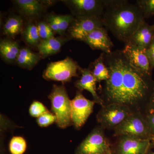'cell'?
Returning <instances> with one entry per match:
<instances>
[{"mask_svg": "<svg viewBox=\"0 0 154 154\" xmlns=\"http://www.w3.org/2000/svg\"><path fill=\"white\" fill-rule=\"evenodd\" d=\"M109 78L103 88L107 103H117L130 108L148 102L154 91V81L133 66L122 50L104 53Z\"/></svg>", "mask_w": 154, "mask_h": 154, "instance_id": "cell-1", "label": "cell"}, {"mask_svg": "<svg viewBox=\"0 0 154 154\" xmlns=\"http://www.w3.org/2000/svg\"><path fill=\"white\" fill-rule=\"evenodd\" d=\"M105 3L104 26L119 40L127 43L145 20L141 11L136 4L125 0H105Z\"/></svg>", "mask_w": 154, "mask_h": 154, "instance_id": "cell-2", "label": "cell"}, {"mask_svg": "<svg viewBox=\"0 0 154 154\" xmlns=\"http://www.w3.org/2000/svg\"><path fill=\"white\" fill-rule=\"evenodd\" d=\"M48 98L51 102V110L56 117V123L62 128L72 125L71 118L72 100L69 98L63 86H53Z\"/></svg>", "mask_w": 154, "mask_h": 154, "instance_id": "cell-3", "label": "cell"}, {"mask_svg": "<svg viewBox=\"0 0 154 154\" xmlns=\"http://www.w3.org/2000/svg\"><path fill=\"white\" fill-rule=\"evenodd\" d=\"M134 113L126 105L109 103L102 106L97 114V119L102 128L114 129Z\"/></svg>", "mask_w": 154, "mask_h": 154, "instance_id": "cell-4", "label": "cell"}, {"mask_svg": "<svg viewBox=\"0 0 154 154\" xmlns=\"http://www.w3.org/2000/svg\"><path fill=\"white\" fill-rule=\"evenodd\" d=\"M81 68L70 57L63 60L51 63L43 72V77L47 80L66 82L78 75Z\"/></svg>", "mask_w": 154, "mask_h": 154, "instance_id": "cell-5", "label": "cell"}, {"mask_svg": "<svg viewBox=\"0 0 154 154\" xmlns=\"http://www.w3.org/2000/svg\"><path fill=\"white\" fill-rule=\"evenodd\" d=\"M114 130L116 135L121 137L149 139L151 136L145 118L140 113L130 116Z\"/></svg>", "mask_w": 154, "mask_h": 154, "instance_id": "cell-6", "label": "cell"}, {"mask_svg": "<svg viewBox=\"0 0 154 154\" xmlns=\"http://www.w3.org/2000/svg\"><path fill=\"white\" fill-rule=\"evenodd\" d=\"M110 147L103 129L97 127L77 147L75 154H107Z\"/></svg>", "mask_w": 154, "mask_h": 154, "instance_id": "cell-7", "label": "cell"}, {"mask_svg": "<svg viewBox=\"0 0 154 154\" xmlns=\"http://www.w3.org/2000/svg\"><path fill=\"white\" fill-rule=\"evenodd\" d=\"M64 2L76 18H102L105 11V0H69Z\"/></svg>", "mask_w": 154, "mask_h": 154, "instance_id": "cell-8", "label": "cell"}, {"mask_svg": "<svg viewBox=\"0 0 154 154\" xmlns=\"http://www.w3.org/2000/svg\"><path fill=\"white\" fill-rule=\"evenodd\" d=\"M130 63L146 76L152 78L153 69L146 50L130 42L125 43L122 50Z\"/></svg>", "mask_w": 154, "mask_h": 154, "instance_id": "cell-9", "label": "cell"}, {"mask_svg": "<svg viewBox=\"0 0 154 154\" xmlns=\"http://www.w3.org/2000/svg\"><path fill=\"white\" fill-rule=\"evenodd\" d=\"M94 101L86 99L81 91L78 92L72 100V123L75 128H80L85 124L94 109Z\"/></svg>", "mask_w": 154, "mask_h": 154, "instance_id": "cell-10", "label": "cell"}, {"mask_svg": "<svg viewBox=\"0 0 154 154\" xmlns=\"http://www.w3.org/2000/svg\"><path fill=\"white\" fill-rule=\"evenodd\" d=\"M104 26L102 18L79 17L74 19L69 31L72 38L82 41L84 38L93 30Z\"/></svg>", "mask_w": 154, "mask_h": 154, "instance_id": "cell-11", "label": "cell"}, {"mask_svg": "<svg viewBox=\"0 0 154 154\" xmlns=\"http://www.w3.org/2000/svg\"><path fill=\"white\" fill-rule=\"evenodd\" d=\"M82 41L92 49L101 50L105 54L112 51L113 42L108 36L106 28L104 27L93 30L84 38Z\"/></svg>", "mask_w": 154, "mask_h": 154, "instance_id": "cell-12", "label": "cell"}, {"mask_svg": "<svg viewBox=\"0 0 154 154\" xmlns=\"http://www.w3.org/2000/svg\"><path fill=\"white\" fill-rule=\"evenodd\" d=\"M150 145L149 139L122 137L117 146V154H146Z\"/></svg>", "mask_w": 154, "mask_h": 154, "instance_id": "cell-13", "label": "cell"}, {"mask_svg": "<svg viewBox=\"0 0 154 154\" xmlns=\"http://www.w3.org/2000/svg\"><path fill=\"white\" fill-rule=\"evenodd\" d=\"M154 38V27L143 20L135 31L128 42L146 50ZM128 43V42H127Z\"/></svg>", "mask_w": 154, "mask_h": 154, "instance_id": "cell-14", "label": "cell"}, {"mask_svg": "<svg viewBox=\"0 0 154 154\" xmlns=\"http://www.w3.org/2000/svg\"><path fill=\"white\" fill-rule=\"evenodd\" d=\"M82 76L81 79L76 82L75 86L80 91L86 90L90 92L95 103L101 106L104 105L103 99L97 94L96 90V83L97 81L91 70L89 69L81 68L79 70Z\"/></svg>", "mask_w": 154, "mask_h": 154, "instance_id": "cell-15", "label": "cell"}, {"mask_svg": "<svg viewBox=\"0 0 154 154\" xmlns=\"http://www.w3.org/2000/svg\"><path fill=\"white\" fill-rule=\"evenodd\" d=\"M66 39L61 37H51L45 40H41L37 45L39 54L42 58L57 53L60 51Z\"/></svg>", "mask_w": 154, "mask_h": 154, "instance_id": "cell-16", "label": "cell"}, {"mask_svg": "<svg viewBox=\"0 0 154 154\" xmlns=\"http://www.w3.org/2000/svg\"><path fill=\"white\" fill-rule=\"evenodd\" d=\"M14 2L19 11L29 18L39 16L45 5L42 2L37 0H16Z\"/></svg>", "mask_w": 154, "mask_h": 154, "instance_id": "cell-17", "label": "cell"}, {"mask_svg": "<svg viewBox=\"0 0 154 154\" xmlns=\"http://www.w3.org/2000/svg\"><path fill=\"white\" fill-rule=\"evenodd\" d=\"M19 45L16 42L4 39L0 42V53L2 58L8 63L17 61L20 52Z\"/></svg>", "mask_w": 154, "mask_h": 154, "instance_id": "cell-18", "label": "cell"}, {"mask_svg": "<svg viewBox=\"0 0 154 154\" xmlns=\"http://www.w3.org/2000/svg\"><path fill=\"white\" fill-rule=\"evenodd\" d=\"M40 57L39 54L33 52L27 48H24L20 49L17 62L19 66L30 69L37 63Z\"/></svg>", "mask_w": 154, "mask_h": 154, "instance_id": "cell-19", "label": "cell"}, {"mask_svg": "<svg viewBox=\"0 0 154 154\" xmlns=\"http://www.w3.org/2000/svg\"><path fill=\"white\" fill-rule=\"evenodd\" d=\"M104 53L91 64L92 70H91L97 82L106 81L109 78V71L105 65L104 61Z\"/></svg>", "mask_w": 154, "mask_h": 154, "instance_id": "cell-20", "label": "cell"}, {"mask_svg": "<svg viewBox=\"0 0 154 154\" xmlns=\"http://www.w3.org/2000/svg\"><path fill=\"white\" fill-rule=\"evenodd\" d=\"M23 21L22 18L16 16H11L7 19L4 25L3 32L5 35L13 38L22 31Z\"/></svg>", "mask_w": 154, "mask_h": 154, "instance_id": "cell-21", "label": "cell"}, {"mask_svg": "<svg viewBox=\"0 0 154 154\" xmlns=\"http://www.w3.org/2000/svg\"><path fill=\"white\" fill-rule=\"evenodd\" d=\"M24 37L26 42L30 45H38L41 41L37 26L33 24H29L25 28Z\"/></svg>", "mask_w": 154, "mask_h": 154, "instance_id": "cell-22", "label": "cell"}, {"mask_svg": "<svg viewBox=\"0 0 154 154\" xmlns=\"http://www.w3.org/2000/svg\"><path fill=\"white\" fill-rule=\"evenodd\" d=\"M27 149V143L24 138L14 137L9 143V149L11 154H23Z\"/></svg>", "mask_w": 154, "mask_h": 154, "instance_id": "cell-23", "label": "cell"}, {"mask_svg": "<svg viewBox=\"0 0 154 154\" xmlns=\"http://www.w3.org/2000/svg\"><path fill=\"white\" fill-rule=\"evenodd\" d=\"M136 4L141 11L144 19L154 16V0H137Z\"/></svg>", "mask_w": 154, "mask_h": 154, "instance_id": "cell-24", "label": "cell"}, {"mask_svg": "<svg viewBox=\"0 0 154 154\" xmlns=\"http://www.w3.org/2000/svg\"><path fill=\"white\" fill-rule=\"evenodd\" d=\"M38 34L42 40H45L54 37V32L47 22H39L37 25Z\"/></svg>", "mask_w": 154, "mask_h": 154, "instance_id": "cell-25", "label": "cell"}, {"mask_svg": "<svg viewBox=\"0 0 154 154\" xmlns=\"http://www.w3.org/2000/svg\"><path fill=\"white\" fill-rule=\"evenodd\" d=\"M48 111H49L47 107L41 102L38 101H34L29 107V113L31 116L33 117L38 118Z\"/></svg>", "mask_w": 154, "mask_h": 154, "instance_id": "cell-26", "label": "cell"}, {"mask_svg": "<svg viewBox=\"0 0 154 154\" xmlns=\"http://www.w3.org/2000/svg\"><path fill=\"white\" fill-rule=\"evenodd\" d=\"M56 119L54 114L48 111L37 118V122L39 126L46 127L56 122Z\"/></svg>", "mask_w": 154, "mask_h": 154, "instance_id": "cell-27", "label": "cell"}, {"mask_svg": "<svg viewBox=\"0 0 154 154\" xmlns=\"http://www.w3.org/2000/svg\"><path fill=\"white\" fill-rule=\"evenodd\" d=\"M57 19L60 34H62L68 28L74 19L71 15H66L57 16Z\"/></svg>", "mask_w": 154, "mask_h": 154, "instance_id": "cell-28", "label": "cell"}, {"mask_svg": "<svg viewBox=\"0 0 154 154\" xmlns=\"http://www.w3.org/2000/svg\"><path fill=\"white\" fill-rule=\"evenodd\" d=\"M47 22L50 26L51 28H52L54 32L60 34L57 15L54 14H50L48 16Z\"/></svg>", "mask_w": 154, "mask_h": 154, "instance_id": "cell-29", "label": "cell"}, {"mask_svg": "<svg viewBox=\"0 0 154 154\" xmlns=\"http://www.w3.org/2000/svg\"><path fill=\"white\" fill-rule=\"evenodd\" d=\"M145 119L149 129L151 137L154 135V114H149L146 116Z\"/></svg>", "mask_w": 154, "mask_h": 154, "instance_id": "cell-30", "label": "cell"}, {"mask_svg": "<svg viewBox=\"0 0 154 154\" xmlns=\"http://www.w3.org/2000/svg\"><path fill=\"white\" fill-rule=\"evenodd\" d=\"M147 54L150 61L152 68H154V38L149 47L146 50Z\"/></svg>", "mask_w": 154, "mask_h": 154, "instance_id": "cell-31", "label": "cell"}, {"mask_svg": "<svg viewBox=\"0 0 154 154\" xmlns=\"http://www.w3.org/2000/svg\"><path fill=\"white\" fill-rule=\"evenodd\" d=\"M148 105L149 114H154V91L148 101Z\"/></svg>", "mask_w": 154, "mask_h": 154, "instance_id": "cell-32", "label": "cell"}, {"mask_svg": "<svg viewBox=\"0 0 154 154\" xmlns=\"http://www.w3.org/2000/svg\"><path fill=\"white\" fill-rule=\"evenodd\" d=\"M107 154H113L112 151H111V149H110V147L109 148V149H108V151H107Z\"/></svg>", "mask_w": 154, "mask_h": 154, "instance_id": "cell-33", "label": "cell"}, {"mask_svg": "<svg viewBox=\"0 0 154 154\" xmlns=\"http://www.w3.org/2000/svg\"><path fill=\"white\" fill-rule=\"evenodd\" d=\"M150 140H152V141L154 142V135L152 136L150 138Z\"/></svg>", "mask_w": 154, "mask_h": 154, "instance_id": "cell-34", "label": "cell"}, {"mask_svg": "<svg viewBox=\"0 0 154 154\" xmlns=\"http://www.w3.org/2000/svg\"><path fill=\"white\" fill-rule=\"evenodd\" d=\"M150 154H154V152H152V153H151Z\"/></svg>", "mask_w": 154, "mask_h": 154, "instance_id": "cell-35", "label": "cell"}, {"mask_svg": "<svg viewBox=\"0 0 154 154\" xmlns=\"http://www.w3.org/2000/svg\"><path fill=\"white\" fill-rule=\"evenodd\" d=\"M153 25V26H154V25Z\"/></svg>", "mask_w": 154, "mask_h": 154, "instance_id": "cell-36", "label": "cell"}]
</instances>
